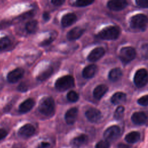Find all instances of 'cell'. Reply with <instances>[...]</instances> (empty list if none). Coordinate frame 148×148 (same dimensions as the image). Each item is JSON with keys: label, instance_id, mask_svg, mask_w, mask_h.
Listing matches in <instances>:
<instances>
[{"label": "cell", "instance_id": "83f0119b", "mask_svg": "<svg viewBox=\"0 0 148 148\" xmlns=\"http://www.w3.org/2000/svg\"><path fill=\"white\" fill-rule=\"evenodd\" d=\"M67 99L69 101L72 102H75L79 99V94L75 91L71 90L69 91L66 95Z\"/></svg>", "mask_w": 148, "mask_h": 148}, {"label": "cell", "instance_id": "ffe728a7", "mask_svg": "<svg viewBox=\"0 0 148 148\" xmlns=\"http://www.w3.org/2000/svg\"><path fill=\"white\" fill-rule=\"evenodd\" d=\"M126 100V94L123 92H117L111 97L110 101L114 105H119L123 103Z\"/></svg>", "mask_w": 148, "mask_h": 148}, {"label": "cell", "instance_id": "5bb4252c", "mask_svg": "<svg viewBox=\"0 0 148 148\" xmlns=\"http://www.w3.org/2000/svg\"><path fill=\"white\" fill-rule=\"evenodd\" d=\"M78 110L76 108L69 109L65 114V120L68 124H73L77 118Z\"/></svg>", "mask_w": 148, "mask_h": 148}, {"label": "cell", "instance_id": "ac0fdd59", "mask_svg": "<svg viewBox=\"0 0 148 148\" xmlns=\"http://www.w3.org/2000/svg\"><path fill=\"white\" fill-rule=\"evenodd\" d=\"M108 88L104 84L97 86L93 91V96L97 99H100L108 91Z\"/></svg>", "mask_w": 148, "mask_h": 148}, {"label": "cell", "instance_id": "836d02e7", "mask_svg": "<svg viewBox=\"0 0 148 148\" xmlns=\"http://www.w3.org/2000/svg\"><path fill=\"white\" fill-rule=\"evenodd\" d=\"M18 90L20 91L21 92H24L25 91L27 90V87L26 86L25 84L24 83H22L21 84H20L18 86Z\"/></svg>", "mask_w": 148, "mask_h": 148}, {"label": "cell", "instance_id": "7402d4cb", "mask_svg": "<svg viewBox=\"0 0 148 148\" xmlns=\"http://www.w3.org/2000/svg\"><path fill=\"white\" fill-rule=\"evenodd\" d=\"M140 139V134L138 131H131L125 136V140L129 143H135Z\"/></svg>", "mask_w": 148, "mask_h": 148}, {"label": "cell", "instance_id": "f1b7e54d", "mask_svg": "<svg viewBox=\"0 0 148 148\" xmlns=\"http://www.w3.org/2000/svg\"><path fill=\"white\" fill-rule=\"evenodd\" d=\"M94 2V1H83V0H80V1H77L75 2V5L76 6L78 7H84L88 5H91Z\"/></svg>", "mask_w": 148, "mask_h": 148}, {"label": "cell", "instance_id": "f35d334b", "mask_svg": "<svg viewBox=\"0 0 148 148\" xmlns=\"http://www.w3.org/2000/svg\"><path fill=\"white\" fill-rule=\"evenodd\" d=\"M49 146V143L47 142H42L39 146V148H46Z\"/></svg>", "mask_w": 148, "mask_h": 148}, {"label": "cell", "instance_id": "9c48e42d", "mask_svg": "<svg viewBox=\"0 0 148 148\" xmlns=\"http://www.w3.org/2000/svg\"><path fill=\"white\" fill-rule=\"evenodd\" d=\"M24 71L23 69L17 68L10 71L7 75V80L11 83L18 82L24 75Z\"/></svg>", "mask_w": 148, "mask_h": 148}, {"label": "cell", "instance_id": "7c38bea8", "mask_svg": "<svg viewBox=\"0 0 148 148\" xmlns=\"http://www.w3.org/2000/svg\"><path fill=\"white\" fill-rule=\"evenodd\" d=\"M35 131V127L31 124H27L21 127L18 131V135L23 138H28L32 136Z\"/></svg>", "mask_w": 148, "mask_h": 148}, {"label": "cell", "instance_id": "6da1fadb", "mask_svg": "<svg viewBox=\"0 0 148 148\" xmlns=\"http://www.w3.org/2000/svg\"><path fill=\"white\" fill-rule=\"evenodd\" d=\"M39 112L45 116H51L55 109L54 101L51 97H45L40 102L39 107Z\"/></svg>", "mask_w": 148, "mask_h": 148}, {"label": "cell", "instance_id": "7a4b0ae2", "mask_svg": "<svg viewBox=\"0 0 148 148\" xmlns=\"http://www.w3.org/2000/svg\"><path fill=\"white\" fill-rule=\"evenodd\" d=\"M120 34V29L117 26H109L102 29L98 34L99 38L104 40H114Z\"/></svg>", "mask_w": 148, "mask_h": 148}, {"label": "cell", "instance_id": "f546056e", "mask_svg": "<svg viewBox=\"0 0 148 148\" xmlns=\"http://www.w3.org/2000/svg\"><path fill=\"white\" fill-rule=\"evenodd\" d=\"M109 147H110V143L106 140H100L95 145V148H109Z\"/></svg>", "mask_w": 148, "mask_h": 148}, {"label": "cell", "instance_id": "4dcf8cb0", "mask_svg": "<svg viewBox=\"0 0 148 148\" xmlns=\"http://www.w3.org/2000/svg\"><path fill=\"white\" fill-rule=\"evenodd\" d=\"M138 104L142 106H147L148 105V95H146L141 97L138 100Z\"/></svg>", "mask_w": 148, "mask_h": 148}, {"label": "cell", "instance_id": "e0dca14e", "mask_svg": "<svg viewBox=\"0 0 148 148\" xmlns=\"http://www.w3.org/2000/svg\"><path fill=\"white\" fill-rule=\"evenodd\" d=\"M83 32H84V29H82V28L79 27H74L68 32L66 35V37L70 40H76L79 38L82 35Z\"/></svg>", "mask_w": 148, "mask_h": 148}, {"label": "cell", "instance_id": "3957f363", "mask_svg": "<svg viewBox=\"0 0 148 148\" xmlns=\"http://www.w3.org/2000/svg\"><path fill=\"white\" fill-rule=\"evenodd\" d=\"M75 85L74 79L72 76L65 75L58 78L56 83L55 87L56 89L62 91L73 87Z\"/></svg>", "mask_w": 148, "mask_h": 148}, {"label": "cell", "instance_id": "2e32d148", "mask_svg": "<svg viewBox=\"0 0 148 148\" xmlns=\"http://www.w3.org/2000/svg\"><path fill=\"white\" fill-rule=\"evenodd\" d=\"M35 105V101L32 98H28L23 101L19 106L18 109L21 113H25L32 109Z\"/></svg>", "mask_w": 148, "mask_h": 148}, {"label": "cell", "instance_id": "9a60e30c", "mask_svg": "<svg viewBox=\"0 0 148 148\" xmlns=\"http://www.w3.org/2000/svg\"><path fill=\"white\" fill-rule=\"evenodd\" d=\"M77 17L73 13H68L64 15L61 19V24L64 27H69L72 25L76 20Z\"/></svg>", "mask_w": 148, "mask_h": 148}, {"label": "cell", "instance_id": "8d00e7d4", "mask_svg": "<svg viewBox=\"0 0 148 148\" xmlns=\"http://www.w3.org/2000/svg\"><path fill=\"white\" fill-rule=\"evenodd\" d=\"M117 148H131V146L123 143H120L117 145Z\"/></svg>", "mask_w": 148, "mask_h": 148}, {"label": "cell", "instance_id": "4fadbf2b", "mask_svg": "<svg viewBox=\"0 0 148 148\" xmlns=\"http://www.w3.org/2000/svg\"><path fill=\"white\" fill-rule=\"evenodd\" d=\"M147 119V116L143 112H136L131 116L132 121L136 125H142L145 124Z\"/></svg>", "mask_w": 148, "mask_h": 148}, {"label": "cell", "instance_id": "ba28073f", "mask_svg": "<svg viewBox=\"0 0 148 148\" xmlns=\"http://www.w3.org/2000/svg\"><path fill=\"white\" fill-rule=\"evenodd\" d=\"M86 118L91 123H97L100 120L102 117L101 112L94 108H89L85 113Z\"/></svg>", "mask_w": 148, "mask_h": 148}, {"label": "cell", "instance_id": "4316f807", "mask_svg": "<svg viewBox=\"0 0 148 148\" xmlns=\"http://www.w3.org/2000/svg\"><path fill=\"white\" fill-rule=\"evenodd\" d=\"M124 113V108L123 106H118L114 111V118L116 120H120L123 118Z\"/></svg>", "mask_w": 148, "mask_h": 148}, {"label": "cell", "instance_id": "d590c367", "mask_svg": "<svg viewBox=\"0 0 148 148\" xmlns=\"http://www.w3.org/2000/svg\"><path fill=\"white\" fill-rule=\"evenodd\" d=\"M7 135V132L4 129H0V140L4 138Z\"/></svg>", "mask_w": 148, "mask_h": 148}, {"label": "cell", "instance_id": "d4e9b609", "mask_svg": "<svg viewBox=\"0 0 148 148\" xmlns=\"http://www.w3.org/2000/svg\"><path fill=\"white\" fill-rule=\"evenodd\" d=\"M25 29L29 33H35L38 29V21L36 20H31L27 23Z\"/></svg>", "mask_w": 148, "mask_h": 148}, {"label": "cell", "instance_id": "1f68e13d", "mask_svg": "<svg viewBox=\"0 0 148 148\" xmlns=\"http://www.w3.org/2000/svg\"><path fill=\"white\" fill-rule=\"evenodd\" d=\"M135 2L142 8H148V1L147 0H136Z\"/></svg>", "mask_w": 148, "mask_h": 148}, {"label": "cell", "instance_id": "484cf974", "mask_svg": "<svg viewBox=\"0 0 148 148\" xmlns=\"http://www.w3.org/2000/svg\"><path fill=\"white\" fill-rule=\"evenodd\" d=\"M11 44V41L10 39L5 36L0 38V50H4L10 46Z\"/></svg>", "mask_w": 148, "mask_h": 148}, {"label": "cell", "instance_id": "8992f818", "mask_svg": "<svg viewBox=\"0 0 148 148\" xmlns=\"http://www.w3.org/2000/svg\"><path fill=\"white\" fill-rule=\"evenodd\" d=\"M134 82L138 88L145 86L148 82V72L147 70L144 68L138 69L134 75Z\"/></svg>", "mask_w": 148, "mask_h": 148}, {"label": "cell", "instance_id": "277c9868", "mask_svg": "<svg viewBox=\"0 0 148 148\" xmlns=\"http://www.w3.org/2000/svg\"><path fill=\"white\" fill-rule=\"evenodd\" d=\"M130 23L132 28L143 29L148 24V17L143 14H137L131 18Z\"/></svg>", "mask_w": 148, "mask_h": 148}, {"label": "cell", "instance_id": "cb8c5ba5", "mask_svg": "<svg viewBox=\"0 0 148 148\" xmlns=\"http://www.w3.org/2000/svg\"><path fill=\"white\" fill-rule=\"evenodd\" d=\"M53 69L52 67H49L42 72L37 76V79L39 81H43L49 78L53 73Z\"/></svg>", "mask_w": 148, "mask_h": 148}, {"label": "cell", "instance_id": "e575fe53", "mask_svg": "<svg viewBox=\"0 0 148 148\" xmlns=\"http://www.w3.org/2000/svg\"><path fill=\"white\" fill-rule=\"evenodd\" d=\"M51 2L55 6H61L62 5L64 2L65 1H61V0H56V1H51Z\"/></svg>", "mask_w": 148, "mask_h": 148}, {"label": "cell", "instance_id": "8fae6325", "mask_svg": "<svg viewBox=\"0 0 148 148\" xmlns=\"http://www.w3.org/2000/svg\"><path fill=\"white\" fill-rule=\"evenodd\" d=\"M107 6L112 10L119 11L124 9L127 6V2L124 0L110 1L108 2Z\"/></svg>", "mask_w": 148, "mask_h": 148}, {"label": "cell", "instance_id": "5b68a950", "mask_svg": "<svg viewBox=\"0 0 148 148\" xmlns=\"http://www.w3.org/2000/svg\"><path fill=\"white\" fill-rule=\"evenodd\" d=\"M136 54V51L133 47H123L120 51L119 58L124 64H128L135 58Z\"/></svg>", "mask_w": 148, "mask_h": 148}, {"label": "cell", "instance_id": "d6a6232c", "mask_svg": "<svg viewBox=\"0 0 148 148\" xmlns=\"http://www.w3.org/2000/svg\"><path fill=\"white\" fill-rule=\"evenodd\" d=\"M53 37H54V36H50L49 38L45 39V40H43L40 43V45L42 46H46V45H48L50 44L53 42V40H54V38Z\"/></svg>", "mask_w": 148, "mask_h": 148}, {"label": "cell", "instance_id": "d6986e66", "mask_svg": "<svg viewBox=\"0 0 148 148\" xmlns=\"http://www.w3.org/2000/svg\"><path fill=\"white\" fill-rule=\"evenodd\" d=\"M96 70L97 66L95 65H89L83 69L82 72V75L86 79H90L94 76Z\"/></svg>", "mask_w": 148, "mask_h": 148}, {"label": "cell", "instance_id": "30bf717a", "mask_svg": "<svg viewBox=\"0 0 148 148\" xmlns=\"http://www.w3.org/2000/svg\"><path fill=\"white\" fill-rule=\"evenodd\" d=\"M105 54V50L103 47H98L94 49L88 54L87 60L91 62H95L99 60Z\"/></svg>", "mask_w": 148, "mask_h": 148}, {"label": "cell", "instance_id": "74e56055", "mask_svg": "<svg viewBox=\"0 0 148 148\" xmlns=\"http://www.w3.org/2000/svg\"><path fill=\"white\" fill-rule=\"evenodd\" d=\"M50 14L48 12H44L43 13V18L45 21H48L50 19Z\"/></svg>", "mask_w": 148, "mask_h": 148}, {"label": "cell", "instance_id": "52a82bcc", "mask_svg": "<svg viewBox=\"0 0 148 148\" xmlns=\"http://www.w3.org/2000/svg\"><path fill=\"white\" fill-rule=\"evenodd\" d=\"M121 134L120 128L118 125H112L108 127L103 132L105 139L109 142L114 141L119 138Z\"/></svg>", "mask_w": 148, "mask_h": 148}, {"label": "cell", "instance_id": "603a6c76", "mask_svg": "<svg viewBox=\"0 0 148 148\" xmlns=\"http://www.w3.org/2000/svg\"><path fill=\"white\" fill-rule=\"evenodd\" d=\"M88 139V137L85 134L80 135L74 138L72 140V144L75 146H80L85 143Z\"/></svg>", "mask_w": 148, "mask_h": 148}, {"label": "cell", "instance_id": "44dd1931", "mask_svg": "<svg viewBox=\"0 0 148 148\" xmlns=\"http://www.w3.org/2000/svg\"><path fill=\"white\" fill-rule=\"evenodd\" d=\"M122 75L123 73L121 69L119 68H115L110 71L108 75V77L110 80L116 82L121 78Z\"/></svg>", "mask_w": 148, "mask_h": 148}]
</instances>
